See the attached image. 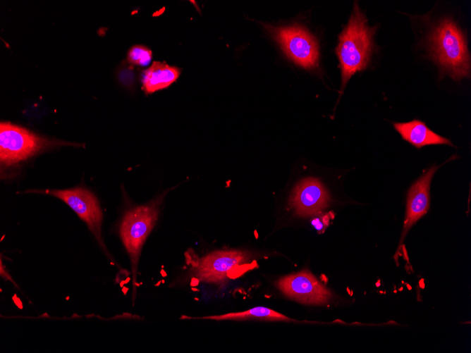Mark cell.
<instances>
[{"label":"cell","mask_w":471,"mask_h":353,"mask_svg":"<svg viewBox=\"0 0 471 353\" xmlns=\"http://www.w3.org/2000/svg\"><path fill=\"white\" fill-rule=\"evenodd\" d=\"M376 28L368 26L365 14L355 2L348 23L338 37L336 49L341 71V92L353 75L367 66Z\"/></svg>","instance_id":"1"},{"label":"cell","mask_w":471,"mask_h":353,"mask_svg":"<svg viewBox=\"0 0 471 353\" xmlns=\"http://www.w3.org/2000/svg\"><path fill=\"white\" fill-rule=\"evenodd\" d=\"M169 191H164L146 204L126 211L120 223L119 235L130 261L133 303L136 296L137 274L141 251L158 220L161 204Z\"/></svg>","instance_id":"2"},{"label":"cell","mask_w":471,"mask_h":353,"mask_svg":"<svg viewBox=\"0 0 471 353\" xmlns=\"http://www.w3.org/2000/svg\"><path fill=\"white\" fill-rule=\"evenodd\" d=\"M431 54L443 70L453 79L467 77L470 63L466 39L457 24L443 20L429 37Z\"/></svg>","instance_id":"3"},{"label":"cell","mask_w":471,"mask_h":353,"mask_svg":"<svg viewBox=\"0 0 471 353\" xmlns=\"http://www.w3.org/2000/svg\"><path fill=\"white\" fill-rule=\"evenodd\" d=\"M188 275L192 280L224 285L232 275L252 267V254L243 250L227 249L212 252L201 258L189 255Z\"/></svg>","instance_id":"4"},{"label":"cell","mask_w":471,"mask_h":353,"mask_svg":"<svg viewBox=\"0 0 471 353\" xmlns=\"http://www.w3.org/2000/svg\"><path fill=\"white\" fill-rule=\"evenodd\" d=\"M286 57L306 70L319 65V47L315 37L300 24L274 26L262 23Z\"/></svg>","instance_id":"5"},{"label":"cell","mask_w":471,"mask_h":353,"mask_svg":"<svg viewBox=\"0 0 471 353\" xmlns=\"http://www.w3.org/2000/svg\"><path fill=\"white\" fill-rule=\"evenodd\" d=\"M66 144L10 122L0 124V161L4 167L13 166L46 149Z\"/></svg>","instance_id":"6"},{"label":"cell","mask_w":471,"mask_h":353,"mask_svg":"<svg viewBox=\"0 0 471 353\" xmlns=\"http://www.w3.org/2000/svg\"><path fill=\"white\" fill-rule=\"evenodd\" d=\"M57 197L68 205L87 225L107 257L114 263L102 236L103 213L96 196L89 190L76 187L65 190H28Z\"/></svg>","instance_id":"7"},{"label":"cell","mask_w":471,"mask_h":353,"mask_svg":"<svg viewBox=\"0 0 471 353\" xmlns=\"http://www.w3.org/2000/svg\"><path fill=\"white\" fill-rule=\"evenodd\" d=\"M276 285L288 298L305 304L323 305L332 299L330 290L306 269L281 277Z\"/></svg>","instance_id":"8"},{"label":"cell","mask_w":471,"mask_h":353,"mask_svg":"<svg viewBox=\"0 0 471 353\" xmlns=\"http://www.w3.org/2000/svg\"><path fill=\"white\" fill-rule=\"evenodd\" d=\"M329 201V193L322 183L310 178L302 180L294 187L289 204L296 215L307 217L319 214Z\"/></svg>","instance_id":"9"},{"label":"cell","mask_w":471,"mask_h":353,"mask_svg":"<svg viewBox=\"0 0 471 353\" xmlns=\"http://www.w3.org/2000/svg\"><path fill=\"white\" fill-rule=\"evenodd\" d=\"M439 167L440 166H432L410 188L408 193L405 218L400 244H401L411 227L427 212L429 206L431 181Z\"/></svg>","instance_id":"10"},{"label":"cell","mask_w":471,"mask_h":353,"mask_svg":"<svg viewBox=\"0 0 471 353\" xmlns=\"http://www.w3.org/2000/svg\"><path fill=\"white\" fill-rule=\"evenodd\" d=\"M393 126L404 140L417 149L432 144L453 146L448 139L435 133L419 120L405 123H394Z\"/></svg>","instance_id":"11"},{"label":"cell","mask_w":471,"mask_h":353,"mask_svg":"<svg viewBox=\"0 0 471 353\" xmlns=\"http://www.w3.org/2000/svg\"><path fill=\"white\" fill-rule=\"evenodd\" d=\"M180 75V69L164 62L154 61L142 73V89L152 94L164 89L174 82Z\"/></svg>","instance_id":"12"},{"label":"cell","mask_w":471,"mask_h":353,"mask_svg":"<svg viewBox=\"0 0 471 353\" xmlns=\"http://www.w3.org/2000/svg\"><path fill=\"white\" fill-rule=\"evenodd\" d=\"M181 319H207L216 321H245V320H264V321H292L293 319L289 317L269 308L264 306H255L250 309L231 312L221 315L207 316L202 317H190L188 316H181Z\"/></svg>","instance_id":"13"},{"label":"cell","mask_w":471,"mask_h":353,"mask_svg":"<svg viewBox=\"0 0 471 353\" xmlns=\"http://www.w3.org/2000/svg\"><path fill=\"white\" fill-rule=\"evenodd\" d=\"M152 55L151 50L147 47L142 45H135L129 49L127 59L132 64L145 66L150 63Z\"/></svg>","instance_id":"14"},{"label":"cell","mask_w":471,"mask_h":353,"mask_svg":"<svg viewBox=\"0 0 471 353\" xmlns=\"http://www.w3.org/2000/svg\"><path fill=\"white\" fill-rule=\"evenodd\" d=\"M1 275L4 278V279L6 280H10L14 283L13 280L11 279V275L6 271L5 268L4 271V269L1 267Z\"/></svg>","instance_id":"15"}]
</instances>
